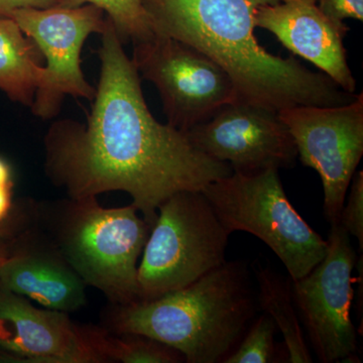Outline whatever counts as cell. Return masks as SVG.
<instances>
[{
	"mask_svg": "<svg viewBox=\"0 0 363 363\" xmlns=\"http://www.w3.org/2000/svg\"><path fill=\"white\" fill-rule=\"evenodd\" d=\"M101 35V71L87 123L61 119L50 126L45 172L71 199L128 193L152 229L172 195L202 191L233 171L200 152L185 131L152 116L140 74L108 18Z\"/></svg>",
	"mask_w": 363,
	"mask_h": 363,
	"instance_id": "obj_1",
	"label": "cell"
},
{
	"mask_svg": "<svg viewBox=\"0 0 363 363\" xmlns=\"http://www.w3.org/2000/svg\"><path fill=\"white\" fill-rule=\"evenodd\" d=\"M281 0H142L155 32L192 45L222 67L241 100L279 111L298 105L338 106L357 97L295 57L267 51L255 13Z\"/></svg>",
	"mask_w": 363,
	"mask_h": 363,
	"instance_id": "obj_2",
	"label": "cell"
},
{
	"mask_svg": "<svg viewBox=\"0 0 363 363\" xmlns=\"http://www.w3.org/2000/svg\"><path fill=\"white\" fill-rule=\"evenodd\" d=\"M259 310L247 262L226 260L194 283L150 301L119 305L121 334L147 336L178 350L188 363L223 362Z\"/></svg>",
	"mask_w": 363,
	"mask_h": 363,
	"instance_id": "obj_3",
	"label": "cell"
},
{
	"mask_svg": "<svg viewBox=\"0 0 363 363\" xmlns=\"http://www.w3.org/2000/svg\"><path fill=\"white\" fill-rule=\"evenodd\" d=\"M133 204L104 208L96 197L71 199L58 229L61 257L83 279L118 305L140 301L138 262L150 227Z\"/></svg>",
	"mask_w": 363,
	"mask_h": 363,
	"instance_id": "obj_4",
	"label": "cell"
},
{
	"mask_svg": "<svg viewBox=\"0 0 363 363\" xmlns=\"http://www.w3.org/2000/svg\"><path fill=\"white\" fill-rule=\"evenodd\" d=\"M229 233L252 234L281 259L289 278H303L323 259L328 241L289 201L279 169L230 175L201 191Z\"/></svg>",
	"mask_w": 363,
	"mask_h": 363,
	"instance_id": "obj_5",
	"label": "cell"
},
{
	"mask_svg": "<svg viewBox=\"0 0 363 363\" xmlns=\"http://www.w3.org/2000/svg\"><path fill=\"white\" fill-rule=\"evenodd\" d=\"M230 233L201 191L162 203L138 267L140 301L185 288L226 262Z\"/></svg>",
	"mask_w": 363,
	"mask_h": 363,
	"instance_id": "obj_6",
	"label": "cell"
},
{
	"mask_svg": "<svg viewBox=\"0 0 363 363\" xmlns=\"http://www.w3.org/2000/svg\"><path fill=\"white\" fill-rule=\"evenodd\" d=\"M133 65L156 86L168 124L188 131L240 99L228 73L192 45L156 33L133 43Z\"/></svg>",
	"mask_w": 363,
	"mask_h": 363,
	"instance_id": "obj_7",
	"label": "cell"
},
{
	"mask_svg": "<svg viewBox=\"0 0 363 363\" xmlns=\"http://www.w3.org/2000/svg\"><path fill=\"white\" fill-rule=\"evenodd\" d=\"M6 18L16 21L45 59L30 106L35 116H56L66 95L94 99L96 88L81 69V52L91 33L101 35L106 28L104 11L92 4L28 7L16 9Z\"/></svg>",
	"mask_w": 363,
	"mask_h": 363,
	"instance_id": "obj_8",
	"label": "cell"
},
{
	"mask_svg": "<svg viewBox=\"0 0 363 363\" xmlns=\"http://www.w3.org/2000/svg\"><path fill=\"white\" fill-rule=\"evenodd\" d=\"M327 241L323 259L303 278L291 279V289L317 359L334 363L352 357L357 350V331L350 316L357 253L350 234L338 223L331 224Z\"/></svg>",
	"mask_w": 363,
	"mask_h": 363,
	"instance_id": "obj_9",
	"label": "cell"
},
{
	"mask_svg": "<svg viewBox=\"0 0 363 363\" xmlns=\"http://www.w3.org/2000/svg\"><path fill=\"white\" fill-rule=\"evenodd\" d=\"M278 113L293 136L300 161L321 178L327 220L337 224L363 156V93L347 104L298 105Z\"/></svg>",
	"mask_w": 363,
	"mask_h": 363,
	"instance_id": "obj_10",
	"label": "cell"
},
{
	"mask_svg": "<svg viewBox=\"0 0 363 363\" xmlns=\"http://www.w3.org/2000/svg\"><path fill=\"white\" fill-rule=\"evenodd\" d=\"M185 133L200 152L236 173L292 168L298 159L293 136L278 111L245 100L225 105Z\"/></svg>",
	"mask_w": 363,
	"mask_h": 363,
	"instance_id": "obj_11",
	"label": "cell"
},
{
	"mask_svg": "<svg viewBox=\"0 0 363 363\" xmlns=\"http://www.w3.org/2000/svg\"><path fill=\"white\" fill-rule=\"evenodd\" d=\"M0 348L26 362H106L96 329L78 327L65 312L39 309L1 286Z\"/></svg>",
	"mask_w": 363,
	"mask_h": 363,
	"instance_id": "obj_12",
	"label": "cell"
},
{
	"mask_svg": "<svg viewBox=\"0 0 363 363\" xmlns=\"http://www.w3.org/2000/svg\"><path fill=\"white\" fill-rule=\"evenodd\" d=\"M255 25L269 30L293 55L316 66L345 92L353 94L357 90L344 47L350 28L324 13L314 0H281L260 6Z\"/></svg>",
	"mask_w": 363,
	"mask_h": 363,
	"instance_id": "obj_13",
	"label": "cell"
},
{
	"mask_svg": "<svg viewBox=\"0 0 363 363\" xmlns=\"http://www.w3.org/2000/svg\"><path fill=\"white\" fill-rule=\"evenodd\" d=\"M0 286L56 311H76L86 303L87 285L61 255L51 253L7 257L0 264Z\"/></svg>",
	"mask_w": 363,
	"mask_h": 363,
	"instance_id": "obj_14",
	"label": "cell"
},
{
	"mask_svg": "<svg viewBox=\"0 0 363 363\" xmlns=\"http://www.w3.org/2000/svg\"><path fill=\"white\" fill-rule=\"evenodd\" d=\"M253 272L257 283V304L283 336L286 362H313L309 344L294 303L291 279L284 278L260 262L253 264Z\"/></svg>",
	"mask_w": 363,
	"mask_h": 363,
	"instance_id": "obj_15",
	"label": "cell"
},
{
	"mask_svg": "<svg viewBox=\"0 0 363 363\" xmlns=\"http://www.w3.org/2000/svg\"><path fill=\"white\" fill-rule=\"evenodd\" d=\"M40 51L16 21L0 16V90L32 106L43 67Z\"/></svg>",
	"mask_w": 363,
	"mask_h": 363,
	"instance_id": "obj_16",
	"label": "cell"
},
{
	"mask_svg": "<svg viewBox=\"0 0 363 363\" xmlns=\"http://www.w3.org/2000/svg\"><path fill=\"white\" fill-rule=\"evenodd\" d=\"M123 337H112L98 330V346L105 360L123 363L185 362L182 353L166 344L136 334H123Z\"/></svg>",
	"mask_w": 363,
	"mask_h": 363,
	"instance_id": "obj_17",
	"label": "cell"
},
{
	"mask_svg": "<svg viewBox=\"0 0 363 363\" xmlns=\"http://www.w3.org/2000/svg\"><path fill=\"white\" fill-rule=\"evenodd\" d=\"M84 4H92L104 11L123 42H142L156 35L142 0H61L58 6L77 7Z\"/></svg>",
	"mask_w": 363,
	"mask_h": 363,
	"instance_id": "obj_18",
	"label": "cell"
},
{
	"mask_svg": "<svg viewBox=\"0 0 363 363\" xmlns=\"http://www.w3.org/2000/svg\"><path fill=\"white\" fill-rule=\"evenodd\" d=\"M276 330V324L264 313L255 317L238 347L223 363L277 362Z\"/></svg>",
	"mask_w": 363,
	"mask_h": 363,
	"instance_id": "obj_19",
	"label": "cell"
},
{
	"mask_svg": "<svg viewBox=\"0 0 363 363\" xmlns=\"http://www.w3.org/2000/svg\"><path fill=\"white\" fill-rule=\"evenodd\" d=\"M348 190L347 201L344 203L338 224L350 235L354 236L363 250V171L355 172Z\"/></svg>",
	"mask_w": 363,
	"mask_h": 363,
	"instance_id": "obj_20",
	"label": "cell"
},
{
	"mask_svg": "<svg viewBox=\"0 0 363 363\" xmlns=\"http://www.w3.org/2000/svg\"><path fill=\"white\" fill-rule=\"evenodd\" d=\"M318 7L334 21H363V0H314Z\"/></svg>",
	"mask_w": 363,
	"mask_h": 363,
	"instance_id": "obj_21",
	"label": "cell"
},
{
	"mask_svg": "<svg viewBox=\"0 0 363 363\" xmlns=\"http://www.w3.org/2000/svg\"><path fill=\"white\" fill-rule=\"evenodd\" d=\"M61 0H0V16H7L16 9H47L58 6Z\"/></svg>",
	"mask_w": 363,
	"mask_h": 363,
	"instance_id": "obj_22",
	"label": "cell"
},
{
	"mask_svg": "<svg viewBox=\"0 0 363 363\" xmlns=\"http://www.w3.org/2000/svg\"><path fill=\"white\" fill-rule=\"evenodd\" d=\"M13 184H0V224L4 223L11 210Z\"/></svg>",
	"mask_w": 363,
	"mask_h": 363,
	"instance_id": "obj_23",
	"label": "cell"
},
{
	"mask_svg": "<svg viewBox=\"0 0 363 363\" xmlns=\"http://www.w3.org/2000/svg\"><path fill=\"white\" fill-rule=\"evenodd\" d=\"M0 184H13L11 167L0 157Z\"/></svg>",
	"mask_w": 363,
	"mask_h": 363,
	"instance_id": "obj_24",
	"label": "cell"
},
{
	"mask_svg": "<svg viewBox=\"0 0 363 363\" xmlns=\"http://www.w3.org/2000/svg\"><path fill=\"white\" fill-rule=\"evenodd\" d=\"M6 255H4V252H2V248L0 247V264L4 262V259H6Z\"/></svg>",
	"mask_w": 363,
	"mask_h": 363,
	"instance_id": "obj_25",
	"label": "cell"
}]
</instances>
